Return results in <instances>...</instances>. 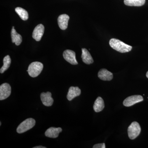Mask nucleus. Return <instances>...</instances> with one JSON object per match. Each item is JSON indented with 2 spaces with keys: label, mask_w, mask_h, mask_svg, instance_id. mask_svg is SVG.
<instances>
[{
  "label": "nucleus",
  "mask_w": 148,
  "mask_h": 148,
  "mask_svg": "<svg viewBox=\"0 0 148 148\" xmlns=\"http://www.w3.org/2000/svg\"><path fill=\"white\" fill-rule=\"evenodd\" d=\"M109 44L111 47L120 53L128 52L132 49V46L127 45L116 39H111L109 42Z\"/></svg>",
  "instance_id": "nucleus-1"
},
{
  "label": "nucleus",
  "mask_w": 148,
  "mask_h": 148,
  "mask_svg": "<svg viewBox=\"0 0 148 148\" xmlns=\"http://www.w3.org/2000/svg\"><path fill=\"white\" fill-rule=\"evenodd\" d=\"M43 69V65L41 63L38 61L33 62L29 65L28 72L29 75L32 77H36L39 75Z\"/></svg>",
  "instance_id": "nucleus-2"
},
{
  "label": "nucleus",
  "mask_w": 148,
  "mask_h": 148,
  "mask_svg": "<svg viewBox=\"0 0 148 148\" xmlns=\"http://www.w3.org/2000/svg\"><path fill=\"white\" fill-rule=\"evenodd\" d=\"M36 124V121L32 118H29L21 122L17 127L16 131L19 134L26 132L32 129Z\"/></svg>",
  "instance_id": "nucleus-3"
},
{
  "label": "nucleus",
  "mask_w": 148,
  "mask_h": 148,
  "mask_svg": "<svg viewBox=\"0 0 148 148\" xmlns=\"http://www.w3.org/2000/svg\"><path fill=\"white\" fill-rule=\"evenodd\" d=\"M141 127L137 122H133L127 129L128 137L131 140H134L138 137L141 132Z\"/></svg>",
  "instance_id": "nucleus-4"
},
{
  "label": "nucleus",
  "mask_w": 148,
  "mask_h": 148,
  "mask_svg": "<svg viewBox=\"0 0 148 148\" xmlns=\"http://www.w3.org/2000/svg\"><path fill=\"white\" fill-rule=\"evenodd\" d=\"M143 96L140 95H134L127 97L123 101V105L125 107H130L143 101Z\"/></svg>",
  "instance_id": "nucleus-5"
},
{
  "label": "nucleus",
  "mask_w": 148,
  "mask_h": 148,
  "mask_svg": "<svg viewBox=\"0 0 148 148\" xmlns=\"http://www.w3.org/2000/svg\"><path fill=\"white\" fill-rule=\"evenodd\" d=\"M11 93V88L8 83H3L0 86V100H5L9 97Z\"/></svg>",
  "instance_id": "nucleus-6"
},
{
  "label": "nucleus",
  "mask_w": 148,
  "mask_h": 148,
  "mask_svg": "<svg viewBox=\"0 0 148 148\" xmlns=\"http://www.w3.org/2000/svg\"><path fill=\"white\" fill-rule=\"evenodd\" d=\"M63 56L65 60L72 65H76L78 64V62L76 59L75 53L73 51L67 49L63 53Z\"/></svg>",
  "instance_id": "nucleus-7"
},
{
  "label": "nucleus",
  "mask_w": 148,
  "mask_h": 148,
  "mask_svg": "<svg viewBox=\"0 0 148 148\" xmlns=\"http://www.w3.org/2000/svg\"><path fill=\"white\" fill-rule=\"evenodd\" d=\"M45 31L44 26L42 24L37 25L34 29L32 37L36 41H39L41 39Z\"/></svg>",
  "instance_id": "nucleus-8"
},
{
  "label": "nucleus",
  "mask_w": 148,
  "mask_h": 148,
  "mask_svg": "<svg viewBox=\"0 0 148 148\" xmlns=\"http://www.w3.org/2000/svg\"><path fill=\"white\" fill-rule=\"evenodd\" d=\"M40 99L45 106L50 107L52 106L53 99L51 97V93L49 92H43L40 95Z\"/></svg>",
  "instance_id": "nucleus-9"
},
{
  "label": "nucleus",
  "mask_w": 148,
  "mask_h": 148,
  "mask_svg": "<svg viewBox=\"0 0 148 148\" xmlns=\"http://www.w3.org/2000/svg\"><path fill=\"white\" fill-rule=\"evenodd\" d=\"M70 18L69 15L66 14L60 15L58 18V23L59 28L61 30H65L68 28V22Z\"/></svg>",
  "instance_id": "nucleus-10"
},
{
  "label": "nucleus",
  "mask_w": 148,
  "mask_h": 148,
  "mask_svg": "<svg viewBox=\"0 0 148 148\" xmlns=\"http://www.w3.org/2000/svg\"><path fill=\"white\" fill-rule=\"evenodd\" d=\"M62 131V129L61 127H51L46 131L45 135L48 138H57L59 133Z\"/></svg>",
  "instance_id": "nucleus-11"
},
{
  "label": "nucleus",
  "mask_w": 148,
  "mask_h": 148,
  "mask_svg": "<svg viewBox=\"0 0 148 148\" xmlns=\"http://www.w3.org/2000/svg\"><path fill=\"white\" fill-rule=\"evenodd\" d=\"M98 77L103 81H110L113 77V74L106 69H102L98 73Z\"/></svg>",
  "instance_id": "nucleus-12"
},
{
  "label": "nucleus",
  "mask_w": 148,
  "mask_h": 148,
  "mask_svg": "<svg viewBox=\"0 0 148 148\" xmlns=\"http://www.w3.org/2000/svg\"><path fill=\"white\" fill-rule=\"evenodd\" d=\"M81 93V90L78 87L71 86L69 88V92L67 95V98L69 101H71L74 98L79 96Z\"/></svg>",
  "instance_id": "nucleus-13"
},
{
  "label": "nucleus",
  "mask_w": 148,
  "mask_h": 148,
  "mask_svg": "<svg viewBox=\"0 0 148 148\" xmlns=\"http://www.w3.org/2000/svg\"><path fill=\"white\" fill-rule=\"evenodd\" d=\"M82 61L85 64L89 65L93 63V60L89 51L85 48H82Z\"/></svg>",
  "instance_id": "nucleus-14"
},
{
  "label": "nucleus",
  "mask_w": 148,
  "mask_h": 148,
  "mask_svg": "<svg viewBox=\"0 0 148 148\" xmlns=\"http://www.w3.org/2000/svg\"><path fill=\"white\" fill-rule=\"evenodd\" d=\"M11 35L12 42L15 43V45L17 46L20 45L22 41V37L21 35L16 32V30L14 29V27H12Z\"/></svg>",
  "instance_id": "nucleus-15"
},
{
  "label": "nucleus",
  "mask_w": 148,
  "mask_h": 148,
  "mask_svg": "<svg viewBox=\"0 0 148 148\" xmlns=\"http://www.w3.org/2000/svg\"><path fill=\"white\" fill-rule=\"evenodd\" d=\"M93 108V110L96 112H99L103 110L105 108V104L103 98L101 97H98L95 100Z\"/></svg>",
  "instance_id": "nucleus-16"
},
{
  "label": "nucleus",
  "mask_w": 148,
  "mask_h": 148,
  "mask_svg": "<svg viewBox=\"0 0 148 148\" xmlns=\"http://www.w3.org/2000/svg\"><path fill=\"white\" fill-rule=\"evenodd\" d=\"M145 3V0H124L125 4L129 6H141Z\"/></svg>",
  "instance_id": "nucleus-17"
},
{
  "label": "nucleus",
  "mask_w": 148,
  "mask_h": 148,
  "mask_svg": "<svg viewBox=\"0 0 148 148\" xmlns=\"http://www.w3.org/2000/svg\"><path fill=\"white\" fill-rule=\"evenodd\" d=\"M15 10L22 20L26 21L29 18V14L27 11L24 9L17 7L15 8Z\"/></svg>",
  "instance_id": "nucleus-18"
},
{
  "label": "nucleus",
  "mask_w": 148,
  "mask_h": 148,
  "mask_svg": "<svg viewBox=\"0 0 148 148\" xmlns=\"http://www.w3.org/2000/svg\"><path fill=\"white\" fill-rule=\"evenodd\" d=\"M3 65L0 70L1 73H3L4 72H5L10 66L11 62L10 56L9 55L5 56L3 58Z\"/></svg>",
  "instance_id": "nucleus-19"
},
{
  "label": "nucleus",
  "mask_w": 148,
  "mask_h": 148,
  "mask_svg": "<svg viewBox=\"0 0 148 148\" xmlns=\"http://www.w3.org/2000/svg\"><path fill=\"white\" fill-rule=\"evenodd\" d=\"M93 148H106L105 143L96 144L92 147Z\"/></svg>",
  "instance_id": "nucleus-20"
},
{
  "label": "nucleus",
  "mask_w": 148,
  "mask_h": 148,
  "mask_svg": "<svg viewBox=\"0 0 148 148\" xmlns=\"http://www.w3.org/2000/svg\"><path fill=\"white\" fill-rule=\"evenodd\" d=\"M33 148H46V147H43V146H37V147H34Z\"/></svg>",
  "instance_id": "nucleus-21"
},
{
  "label": "nucleus",
  "mask_w": 148,
  "mask_h": 148,
  "mask_svg": "<svg viewBox=\"0 0 148 148\" xmlns=\"http://www.w3.org/2000/svg\"><path fill=\"white\" fill-rule=\"evenodd\" d=\"M146 76H147V77L148 78V71L147 72V74H146Z\"/></svg>",
  "instance_id": "nucleus-22"
},
{
  "label": "nucleus",
  "mask_w": 148,
  "mask_h": 148,
  "mask_svg": "<svg viewBox=\"0 0 148 148\" xmlns=\"http://www.w3.org/2000/svg\"><path fill=\"white\" fill-rule=\"evenodd\" d=\"M1 125V123L0 122V125Z\"/></svg>",
  "instance_id": "nucleus-23"
}]
</instances>
